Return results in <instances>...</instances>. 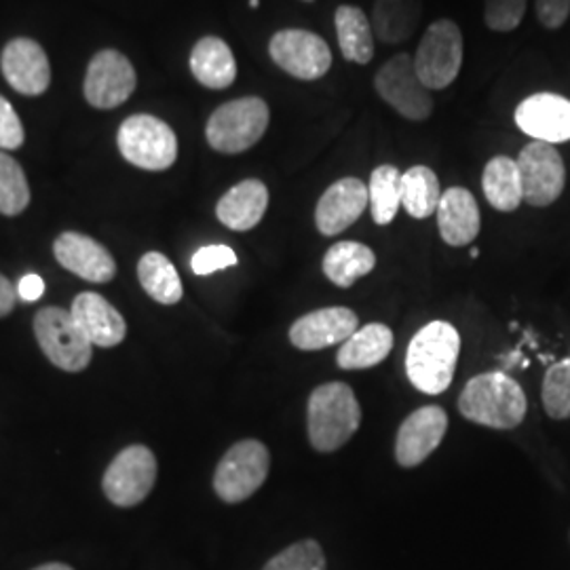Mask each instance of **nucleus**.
<instances>
[{"instance_id":"1","label":"nucleus","mask_w":570,"mask_h":570,"mask_svg":"<svg viewBox=\"0 0 570 570\" xmlns=\"http://www.w3.org/2000/svg\"><path fill=\"white\" fill-rule=\"evenodd\" d=\"M459 353L461 336L456 327L449 322H431L407 345V381L428 395L444 393L452 385Z\"/></svg>"},{"instance_id":"2","label":"nucleus","mask_w":570,"mask_h":570,"mask_svg":"<svg viewBox=\"0 0 570 570\" xmlns=\"http://www.w3.org/2000/svg\"><path fill=\"white\" fill-rule=\"evenodd\" d=\"M527 410L529 402L524 391L503 372L473 376L459 397V412L468 421L499 431L518 428Z\"/></svg>"},{"instance_id":"3","label":"nucleus","mask_w":570,"mask_h":570,"mask_svg":"<svg viewBox=\"0 0 570 570\" xmlns=\"http://www.w3.org/2000/svg\"><path fill=\"white\" fill-rule=\"evenodd\" d=\"M362 423V407L346 383H326L311 393L306 428L313 449L334 452L343 449Z\"/></svg>"},{"instance_id":"4","label":"nucleus","mask_w":570,"mask_h":570,"mask_svg":"<svg viewBox=\"0 0 570 570\" xmlns=\"http://www.w3.org/2000/svg\"><path fill=\"white\" fill-rule=\"evenodd\" d=\"M268 106L261 98H242L226 102L209 117L205 136L207 142L225 155L249 150L265 136L268 127Z\"/></svg>"},{"instance_id":"5","label":"nucleus","mask_w":570,"mask_h":570,"mask_svg":"<svg viewBox=\"0 0 570 570\" xmlns=\"http://www.w3.org/2000/svg\"><path fill=\"white\" fill-rule=\"evenodd\" d=\"M414 68L429 91L450 87L463 66V35L450 20L433 21L419 42L414 53Z\"/></svg>"},{"instance_id":"6","label":"nucleus","mask_w":570,"mask_h":570,"mask_svg":"<svg viewBox=\"0 0 570 570\" xmlns=\"http://www.w3.org/2000/svg\"><path fill=\"white\" fill-rule=\"evenodd\" d=\"M122 157L146 171H164L178 159V140L167 122L150 115H134L119 129Z\"/></svg>"},{"instance_id":"7","label":"nucleus","mask_w":570,"mask_h":570,"mask_svg":"<svg viewBox=\"0 0 570 570\" xmlns=\"http://www.w3.org/2000/svg\"><path fill=\"white\" fill-rule=\"evenodd\" d=\"M35 334L45 357L66 372H82L91 362V343L72 320L70 311L45 306L35 317Z\"/></svg>"},{"instance_id":"8","label":"nucleus","mask_w":570,"mask_h":570,"mask_svg":"<svg viewBox=\"0 0 570 570\" xmlns=\"http://www.w3.org/2000/svg\"><path fill=\"white\" fill-rule=\"evenodd\" d=\"M271 454L263 442H237L216 468L214 490L225 503H242L265 484Z\"/></svg>"},{"instance_id":"9","label":"nucleus","mask_w":570,"mask_h":570,"mask_svg":"<svg viewBox=\"0 0 570 570\" xmlns=\"http://www.w3.org/2000/svg\"><path fill=\"white\" fill-rule=\"evenodd\" d=\"M157 482V459L142 444L127 446L106 469L104 494L117 508H134L142 503Z\"/></svg>"},{"instance_id":"10","label":"nucleus","mask_w":570,"mask_h":570,"mask_svg":"<svg viewBox=\"0 0 570 570\" xmlns=\"http://www.w3.org/2000/svg\"><path fill=\"white\" fill-rule=\"evenodd\" d=\"M374 87L379 96L407 121H425L433 110L431 91L419 79L414 60L407 53L391 58L379 70Z\"/></svg>"},{"instance_id":"11","label":"nucleus","mask_w":570,"mask_h":570,"mask_svg":"<svg viewBox=\"0 0 570 570\" xmlns=\"http://www.w3.org/2000/svg\"><path fill=\"white\" fill-rule=\"evenodd\" d=\"M524 202L532 207H548L558 202L567 184V169L553 144L530 142L518 157Z\"/></svg>"},{"instance_id":"12","label":"nucleus","mask_w":570,"mask_h":570,"mask_svg":"<svg viewBox=\"0 0 570 570\" xmlns=\"http://www.w3.org/2000/svg\"><path fill=\"white\" fill-rule=\"evenodd\" d=\"M268 53L284 72L301 81L322 79L332 66L327 42L308 30H279L268 42Z\"/></svg>"},{"instance_id":"13","label":"nucleus","mask_w":570,"mask_h":570,"mask_svg":"<svg viewBox=\"0 0 570 570\" xmlns=\"http://www.w3.org/2000/svg\"><path fill=\"white\" fill-rule=\"evenodd\" d=\"M136 85L138 77L131 61L115 49H106L89 63L85 77V98L96 108H115L129 100Z\"/></svg>"},{"instance_id":"14","label":"nucleus","mask_w":570,"mask_h":570,"mask_svg":"<svg viewBox=\"0 0 570 570\" xmlns=\"http://www.w3.org/2000/svg\"><path fill=\"white\" fill-rule=\"evenodd\" d=\"M449 431V414L440 406L412 412L397 431L395 459L402 468H416L438 449Z\"/></svg>"},{"instance_id":"15","label":"nucleus","mask_w":570,"mask_h":570,"mask_svg":"<svg viewBox=\"0 0 570 570\" xmlns=\"http://www.w3.org/2000/svg\"><path fill=\"white\" fill-rule=\"evenodd\" d=\"M357 315L346 306H327L306 313L289 327V343L301 351L341 345L357 332Z\"/></svg>"},{"instance_id":"16","label":"nucleus","mask_w":570,"mask_h":570,"mask_svg":"<svg viewBox=\"0 0 570 570\" xmlns=\"http://www.w3.org/2000/svg\"><path fill=\"white\" fill-rule=\"evenodd\" d=\"M515 122L537 142H569L570 100L556 94H534L518 106Z\"/></svg>"},{"instance_id":"17","label":"nucleus","mask_w":570,"mask_h":570,"mask_svg":"<svg viewBox=\"0 0 570 570\" xmlns=\"http://www.w3.org/2000/svg\"><path fill=\"white\" fill-rule=\"evenodd\" d=\"M53 254L66 271L91 284H108L117 275L112 254L96 239L81 233H61L53 244Z\"/></svg>"},{"instance_id":"18","label":"nucleus","mask_w":570,"mask_h":570,"mask_svg":"<svg viewBox=\"0 0 570 570\" xmlns=\"http://www.w3.org/2000/svg\"><path fill=\"white\" fill-rule=\"evenodd\" d=\"M367 205V184L360 178H343L332 184L315 209L317 230L326 237L341 235L353 223H357Z\"/></svg>"},{"instance_id":"19","label":"nucleus","mask_w":570,"mask_h":570,"mask_svg":"<svg viewBox=\"0 0 570 570\" xmlns=\"http://www.w3.org/2000/svg\"><path fill=\"white\" fill-rule=\"evenodd\" d=\"M7 82L23 96H41L51 82L49 60L41 45L32 39L9 42L0 58Z\"/></svg>"},{"instance_id":"20","label":"nucleus","mask_w":570,"mask_h":570,"mask_svg":"<svg viewBox=\"0 0 570 570\" xmlns=\"http://www.w3.org/2000/svg\"><path fill=\"white\" fill-rule=\"evenodd\" d=\"M70 315L91 345L108 348L125 341L127 324L121 313L96 292L79 294L70 306Z\"/></svg>"},{"instance_id":"21","label":"nucleus","mask_w":570,"mask_h":570,"mask_svg":"<svg viewBox=\"0 0 570 570\" xmlns=\"http://www.w3.org/2000/svg\"><path fill=\"white\" fill-rule=\"evenodd\" d=\"M438 228L452 247L469 245L480 235V207L468 188H449L438 205Z\"/></svg>"},{"instance_id":"22","label":"nucleus","mask_w":570,"mask_h":570,"mask_svg":"<svg viewBox=\"0 0 570 570\" xmlns=\"http://www.w3.org/2000/svg\"><path fill=\"white\" fill-rule=\"evenodd\" d=\"M268 207V188L261 180L235 184L216 205V216L230 230H249L263 220Z\"/></svg>"},{"instance_id":"23","label":"nucleus","mask_w":570,"mask_h":570,"mask_svg":"<svg viewBox=\"0 0 570 570\" xmlns=\"http://www.w3.org/2000/svg\"><path fill=\"white\" fill-rule=\"evenodd\" d=\"M195 79L209 89H226L237 79V61L223 39L205 37L190 53Z\"/></svg>"},{"instance_id":"24","label":"nucleus","mask_w":570,"mask_h":570,"mask_svg":"<svg viewBox=\"0 0 570 570\" xmlns=\"http://www.w3.org/2000/svg\"><path fill=\"white\" fill-rule=\"evenodd\" d=\"M393 348V332L385 324H367L343 343L336 364L343 370H366L387 360Z\"/></svg>"},{"instance_id":"25","label":"nucleus","mask_w":570,"mask_h":570,"mask_svg":"<svg viewBox=\"0 0 570 570\" xmlns=\"http://www.w3.org/2000/svg\"><path fill=\"white\" fill-rule=\"evenodd\" d=\"M421 16V0H376L372 20L374 35L379 41L400 45L416 32Z\"/></svg>"},{"instance_id":"26","label":"nucleus","mask_w":570,"mask_h":570,"mask_svg":"<svg viewBox=\"0 0 570 570\" xmlns=\"http://www.w3.org/2000/svg\"><path fill=\"white\" fill-rule=\"evenodd\" d=\"M334 26L345 60L367 63L374 58V30L360 7H338L334 16Z\"/></svg>"},{"instance_id":"27","label":"nucleus","mask_w":570,"mask_h":570,"mask_svg":"<svg viewBox=\"0 0 570 570\" xmlns=\"http://www.w3.org/2000/svg\"><path fill=\"white\" fill-rule=\"evenodd\" d=\"M376 266L374 252L357 242L334 244L324 256V273L338 287H351L357 279L366 277Z\"/></svg>"},{"instance_id":"28","label":"nucleus","mask_w":570,"mask_h":570,"mask_svg":"<svg viewBox=\"0 0 570 570\" xmlns=\"http://www.w3.org/2000/svg\"><path fill=\"white\" fill-rule=\"evenodd\" d=\"M482 188H484L487 202L494 209L515 212L520 204L524 202L518 161H513L510 157H503V155L490 159L487 167H484Z\"/></svg>"},{"instance_id":"29","label":"nucleus","mask_w":570,"mask_h":570,"mask_svg":"<svg viewBox=\"0 0 570 570\" xmlns=\"http://www.w3.org/2000/svg\"><path fill=\"white\" fill-rule=\"evenodd\" d=\"M138 279L144 292L161 305H176L183 298L180 275L176 266L167 261V256L159 252L144 254L138 263Z\"/></svg>"},{"instance_id":"30","label":"nucleus","mask_w":570,"mask_h":570,"mask_svg":"<svg viewBox=\"0 0 570 570\" xmlns=\"http://www.w3.org/2000/svg\"><path fill=\"white\" fill-rule=\"evenodd\" d=\"M442 199L440 180L433 169L425 165L410 167L402 174V207L416 220L429 218L438 212Z\"/></svg>"},{"instance_id":"31","label":"nucleus","mask_w":570,"mask_h":570,"mask_svg":"<svg viewBox=\"0 0 570 570\" xmlns=\"http://www.w3.org/2000/svg\"><path fill=\"white\" fill-rule=\"evenodd\" d=\"M370 209L376 225L393 223L397 209L402 207V174L393 165H381L372 171L367 184Z\"/></svg>"},{"instance_id":"32","label":"nucleus","mask_w":570,"mask_h":570,"mask_svg":"<svg viewBox=\"0 0 570 570\" xmlns=\"http://www.w3.org/2000/svg\"><path fill=\"white\" fill-rule=\"evenodd\" d=\"M30 204V186L21 165L0 153V214L18 216Z\"/></svg>"},{"instance_id":"33","label":"nucleus","mask_w":570,"mask_h":570,"mask_svg":"<svg viewBox=\"0 0 570 570\" xmlns=\"http://www.w3.org/2000/svg\"><path fill=\"white\" fill-rule=\"evenodd\" d=\"M541 400L551 419H570V355L546 372Z\"/></svg>"},{"instance_id":"34","label":"nucleus","mask_w":570,"mask_h":570,"mask_svg":"<svg viewBox=\"0 0 570 570\" xmlns=\"http://www.w3.org/2000/svg\"><path fill=\"white\" fill-rule=\"evenodd\" d=\"M263 570H326V556L317 541H298L266 562Z\"/></svg>"},{"instance_id":"35","label":"nucleus","mask_w":570,"mask_h":570,"mask_svg":"<svg viewBox=\"0 0 570 570\" xmlns=\"http://www.w3.org/2000/svg\"><path fill=\"white\" fill-rule=\"evenodd\" d=\"M527 13V0H487L484 20L494 32H511Z\"/></svg>"},{"instance_id":"36","label":"nucleus","mask_w":570,"mask_h":570,"mask_svg":"<svg viewBox=\"0 0 570 570\" xmlns=\"http://www.w3.org/2000/svg\"><path fill=\"white\" fill-rule=\"evenodd\" d=\"M237 265V254L228 245H205L195 252L190 266L195 275H212L228 266Z\"/></svg>"},{"instance_id":"37","label":"nucleus","mask_w":570,"mask_h":570,"mask_svg":"<svg viewBox=\"0 0 570 570\" xmlns=\"http://www.w3.org/2000/svg\"><path fill=\"white\" fill-rule=\"evenodd\" d=\"M23 144V125L13 106L0 96V148L16 150Z\"/></svg>"},{"instance_id":"38","label":"nucleus","mask_w":570,"mask_h":570,"mask_svg":"<svg viewBox=\"0 0 570 570\" xmlns=\"http://www.w3.org/2000/svg\"><path fill=\"white\" fill-rule=\"evenodd\" d=\"M570 16V0H537V18L541 26L558 30Z\"/></svg>"},{"instance_id":"39","label":"nucleus","mask_w":570,"mask_h":570,"mask_svg":"<svg viewBox=\"0 0 570 570\" xmlns=\"http://www.w3.org/2000/svg\"><path fill=\"white\" fill-rule=\"evenodd\" d=\"M18 294H20L21 301H26V303L39 301L42 294H45V282H42V277H39L37 273L23 275L20 279V284H18Z\"/></svg>"},{"instance_id":"40","label":"nucleus","mask_w":570,"mask_h":570,"mask_svg":"<svg viewBox=\"0 0 570 570\" xmlns=\"http://www.w3.org/2000/svg\"><path fill=\"white\" fill-rule=\"evenodd\" d=\"M16 306V285L0 275V317H7Z\"/></svg>"},{"instance_id":"41","label":"nucleus","mask_w":570,"mask_h":570,"mask_svg":"<svg viewBox=\"0 0 570 570\" xmlns=\"http://www.w3.org/2000/svg\"><path fill=\"white\" fill-rule=\"evenodd\" d=\"M35 570H75L70 569L68 564H61V562H49V564H42L39 569Z\"/></svg>"},{"instance_id":"42","label":"nucleus","mask_w":570,"mask_h":570,"mask_svg":"<svg viewBox=\"0 0 570 570\" xmlns=\"http://www.w3.org/2000/svg\"><path fill=\"white\" fill-rule=\"evenodd\" d=\"M480 256V249L475 247V249H471V258H478Z\"/></svg>"},{"instance_id":"43","label":"nucleus","mask_w":570,"mask_h":570,"mask_svg":"<svg viewBox=\"0 0 570 570\" xmlns=\"http://www.w3.org/2000/svg\"><path fill=\"white\" fill-rule=\"evenodd\" d=\"M258 4H261V0H249V7H254V9H256Z\"/></svg>"}]
</instances>
